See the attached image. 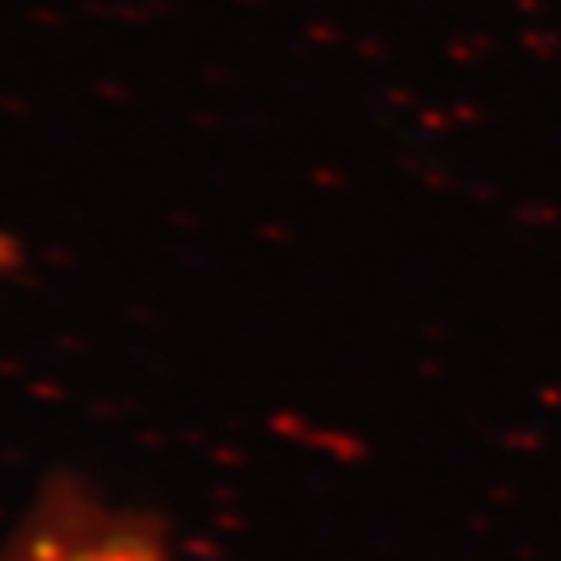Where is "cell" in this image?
Masks as SVG:
<instances>
[{
  "label": "cell",
  "instance_id": "2",
  "mask_svg": "<svg viewBox=\"0 0 561 561\" xmlns=\"http://www.w3.org/2000/svg\"><path fill=\"white\" fill-rule=\"evenodd\" d=\"M12 257H16V250H12V242H4V238H0V273L9 270Z\"/></svg>",
  "mask_w": 561,
  "mask_h": 561
},
{
  "label": "cell",
  "instance_id": "1",
  "mask_svg": "<svg viewBox=\"0 0 561 561\" xmlns=\"http://www.w3.org/2000/svg\"><path fill=\"white\" fill-rule=\"evenodd\" d=\"M4 561H172L145 530L94 511H55Z\"/></svg>",
  "mask_w": 561,
  "mask_h": 561
}]
</instances>
